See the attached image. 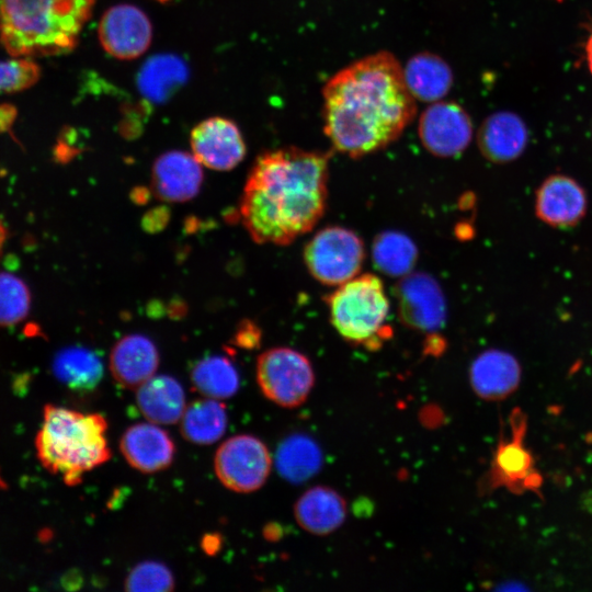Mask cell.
Instances as JSON below:
<instances>
[{"mask_svg": "<svg viewBox=\"0 0 592 592\" xmlns=\"http://www.w3.org/2000/svg\"><path fill=\"white\" fill-rule=\"evenodd\" d=\"M168 220V213H164L163 208L152 209L146 215L145 228L149 230H156L162 228V225Z\"/></svg>", "mask_w": 592, "mask_h": 592, "instance_id": "obj_33", "label": "cell"}, {"mask_svg": "<svg viewBox=\"0 0 592 592\" xmlns=\"http://www.w3.org/2000/svg\"><path fill=\"white\" fill-rule=\"evenodd\" d=\"M328 152L286 147L257 158L239 216L253 241L287 246L310 231L328 200Z\"/></svg>", "mask_w": 592, "mask_h": 592, "instance_id": "obj_2", "label": "cell"}, {"mask_svg": "<svg viewBox=\"0 0 592 592\" xmlns=\"http://www.w3.org/2000/svg\"><path fill=\"white\" fill-rule=\"evenodd\" d=\"M294 516L304 531L317 536L329 535L344 523L346 502L334 489L316 486L297 499Z\"/></svg>", "mask_w": 592, "mask_h": 592, "instance_id": "obj_20", "label": "cell"}, {"mask_svg": "<svg viewBox=\"0 0 592 592\" xmlns=\"http://www.w3.org/2000/svg\"><path fill=\"white\" fill-rule=\"evenodd\" d=\"M272 467L265 444L253 435L226 440L216 451L214 469L219 481L236 492H252L266 481Z\"/></svg>", "mask_w": 592, "mask_h": 592, "instance_id": "obj_8", "label": "cell"}, {"mask_svg": "<svg viewBox=\"0 0 592 592\" xmlns=\"http://www.w3.org/2000/svg\"><path fill=\"white\" fill-rule=\"evenodd\" d=\"M129 592H166L174 589L171 570L163 563L147 560L135 566L124 582Z\"/></svg>", "mask_w": 592, "mask_h": 592, "instance_id": "obj_30", "label": "cell"}, {"mask_svg": "<svg viewBox=\"0 0 592 592\" xmlns=\"http://www.w3.org/2000/svg\"><path fill=\"white\" fill-rule=\"evenodd\" d=\"M38 77L39 68L30 58L0 61V94L30 88Z\"/></svg>", "mask_w": 592, "mask_h": 592, "instance_id": "obj_31", "label": "cell"}, {"mask_svg": "<svg viewBox=\"0 0 592 592\" xmlns=\"http://www.w3.org/2000/svg\"><path fill=\"white\" fill-rule=\"evenodd\" d=\"M136 403L145 418L156 424L179 422L186 408L183 387L169 375H153L140 385Z\"/></svg>", "mask_w": 592, "mask_h": 592, "instance_id": "obj_21", "label": "cell"}, {"mask_svg": "<svg viewBox=\"0 0 592 592\" xmlns=\"http://www.w3.org/2000/svg\"><path fill=\"white\" fill-rule=\"evenodd\" d=\"M407 87L421 102L441 101L453 86V72L440 56L423 52L412 56L403 68Z\"/></svg>", "mask_w": 592, "mask_h": 592, "instance_id": "obj_22", "label": "cell"}, {"mask_svg": "<svg viewBox=\"0 0 592 592\" xmlns=\"http://www.w3.org/2000/svg\"><path fill=\"white\" fill-rule=\"evenodd\" d=\"M477 141L487 160L505 163L515 160L524 151L528 143V129L517 114L499 111L482 122Z\"/></svg>", "mask_w": 592, "mask_h": 592, "instance_id": "obj_19", "label": "cell"}, {"mask_svg": "<svg viewBox=\"0 0 592 592\" xmlns=\"http://www.w3.org/2000/svg\"><path fill=\"white\" fill-rule=\"evenodd\" d=\"M31 297L25 283L19 277L0 273V326L21 321L30 310Z\"/></svg>", "mask_w": 592, "mask_h": 592, "instance_id": "obj_29", "label": "cell"}, {"mask_svg": "<svg viewBox=\"0 0 592 592\" xmlns=\"http://www.w3.org/2000/svg\"><path fill=\"white\" fill-rule=\"evenodd\" d=\"M372 257L375 266L382 273L402 277L412 272L418 260V249L407 235L399 231H384L373 241Z\"/></svg>", "mask_w": 592, "mask_h": 592, "instance_id": "obj_27", "label": "cell"}, {"mask_svg": "<svg viewBox=\"0 0 592 592\" xmlns=\"http://www.w3.org/2000/svg\"><path fill=\"white\" fill-rule=\"evenodd\" d=\"M203 182V170L193 153L169 151L159 156L151 171V191L166 202L195 197Z\"/></svg>", "mask_w": 592, "mask_h": 592, "instance_id": "obj_15", "label": "cell"}, {"mask_svg": "<svg viewBox=\"0 0 592 592\" xmlns=\"http://www.w3.org/2000/svg\"><path fill=\"white\" fill-rule=\"evenodd\" d=\"M260 340L261 332L254 322L250 320L240 322L234 338V342L238 346L243 349H254L260 344Z\"/></svg>", "mask_w": 592, "mask_h": 592, "instance_id": "obj_32", "label": "cell"}, {"mask_svg": "<svg viewBox=\"0 0 592 592\" xmlns=\"http://www.w3.org/2000/svg\"><path fill=\"white\" fill-rule=\"evenodd\" d=\"M469 380L479 398L488 401L503 400L517 389L521 366L512 354L490 349L473 361Z\"/></svg>", "mask_w": 592, "mask_h": 592, "instance_id": "obj_17", "label": "cell"}, {"mask_svg": "<svg viewBox=\"0 0 592 592\" xmlns=\"http://www.w3.org/2000/svg\"><path fill=\"white\" fill-rule=\"evenodd\" d=\"M510 421L511 439L499 444L488 474L487 487L503 486L515 493L536 491L540 487L542 478L534 468L531 453L523 444L526 417L516 409Z\"/></svg>", "mask_w": 592, "mask_h": 592, "instance_id": "obj_11", "label": "cell"}, {"mask_svg": "<svg viewBox=\"0 0 592 592\" xmlns=\"http://www.w3.org/2000/svg\"><path fill=\"white\" fill-rule=\"evenodd\" d=\"M319 446L308 436L294 434L278 446L276 467L280 475L295 483L306 481L321 467Z\"/></svg>", "mask_w": 592, "mask_h": 592, "instance_id": "obj_26", "label": "cell"}, {"mask_svg": "<svg viewBox=\"0 0 592 592\" xmlns=\"http://www.w3.org/2000/svg\"><path fill=\"white\" fill-rule=\"evenodd\" d=\"M194 388L204 397L227 399L239 388V375L225 356L212 355L198 361L191 372Z\"/></svg>", "mask_w": 592, "mask_h": 592, "instance_id": "obj_28", "label": "cell"}, {"mask_svg": "<svg viewBox=\"0 0 592 592\" xmlns=\"http://www.w3.org/2000/svg\"><path fill=\"white\" fill-rule=\"evenodd\" d=\"M257 382L269 400L280 407L295 408L308 398L315 373L303 353L286 346L272 348L258 357Z\"/></svg>", "mask_w": 592, "mask_h": 592, "instance_id": "obj_7", "label": "cell"}, {"mask_svg": "<svg viewBox=\"0 0 592 592\" xmlns=\"http://www.w3.org/2000/svg\"><path fill=\"white\" fill-rule=\"evenodd\" d=\"M158 366V349L146 335H125L111 350L110 371L124 388L137 389L155 375Z\"/></svg>", "mask_w": 592, "mask_h": 592, "instance_id": "obj_18", "label": "cell"}, {"mask_svg": "<svg viewBox=\"0 0 592 592\" xmlns=\"http://www.w3.org/2000/svg\"><path fill=\"white\" fill-rule=\"evenodd\" d=\"M95 0H0V41L20 58L72 49Z\"/></svg>", "mask_w": 592, "mask_h": 592, "instance_id": "obj_3", "label": "cell"}, {"mask_svg": "<svg viewBox=\"0 0 592 592\" xmlns=\"http://www.w3.org/2000/svg\"><path fill=\"white\" fill-rule=\"evenodd\" d=\"M187 78L185 62L173 55H159L148 59L137 78L139 91L151 103L166 101Z\"/></svg>", "mask_w": 592, "mask_h": 592, "instance_id": "obj_23", "label": "cell"}, {"mask_svg": "<svg viewBox=\"0 0 592 592\" xmlns=\"http://www.w3.org/2000/svg\"><path fill=\"white\" fill-rule=\"evenodd\" d=\"M556 1H559V2H560V1H562V0H556Z\"/></svg>", "mask_w": 592, "mask_h": 592, "instance_id": "obj_36", "label": "cell"}, {"mask_svg": "<svg viewBox=\"0 0 592 592\" xmlns=\"http://www.w3.org/2000/svg\"><path fill=\"white\" fill-rule=\"evenodd\" d=\"M323 132L351 158L396 141L417 113L403 67L387 50L363 57L333 75L322 89Z\"/></svg>", "mask_w": 592, "mask_h": 592, "instance_id": "obj_1", "label": "cell"}, {"mask_svg": "<svg viewBox=\"0 0 592 592\" xmlns=\"http://www.w3.org/2000/svg\"><path fill=\"white\" fill-rule=\"evenodd\" d=\"M394 293L403 325L423 333H433L443 327L446 303L434 277L426 273L411 272L400 277Z\"/></svg>", "mask_w": 592, "mask_h": 592, "instance_id": "obj_10", "label": "cell"}, {"mask_svg": "<svg viewBox=\"0 0 592 592\" xmlns=\"http://www.w3.org/2000/svg\"><path fill=\"white\" fill-rule=\"evenodd\" d=\"M585 55H587L588 68L592 75V33L589 36L585 44Z\"/></svg>", "mask_w": 592, "mask_h": 592, "instance_id": "obj_35", "label": "cell"}, {"mask_svg": "<svg viewBox=\"0 0 592 592\" xmlns=\"http://www.w3.org/2000/svg\"><path fill=\"white\" fill-rule=\"evenodd\" d=\"M119 449L133 468L146 474L168 468L175 453L172 439L152 422L129 426L121 437Z\"/></svg>", "mask_w": 592, "mask_h": 592, "instance_id": "obj_16", "label": "cell"}, {"mask_svg": "<svg viewBox=\"0 0 592 592\" xmlns=\"http://www.w3.org/2000/svg\"><path fill=\"white\" fill-rule=\"evenodd\" d=\"M587 210V195L582 186L563 174L548 177L535 195V213L545 224L567 228L578 224Z\"/></svg>", "mask_w": 592, "mask_h": 592, "instance_id": "obj_14", "label": "cell"}, {"mask_svg": "<svg viewBox=\"0 0 592 592\" xmlns=\"http://www.w3.org/2000/svg\"><path fill=\"white\" fill-rule=\"evenodd\" d=\"M202 546L207 554H214L220 546V538L217 535H206L203 539Z\"/></svg>", "mask_w": 592, "mask_h": 592, "instance_id": "obj_34", "label": "cell"}, {"mask_svg": "<svg viewBox=\"0 0 592 592\" xmlns=\"http://www.w3.org/2000/svg\"><path fill=\"white\" fill-rule=\"evenodd\" d=\"M56 377L72 390L94 389L103 376L100 356L84 346H70L59 351L53 362Z\"/></svg>", "mask_w": 592, "mask_h": 592, "instance_id": "obj_24", "label": "cell"}, {"mask_svg": "<svg viewBox=\"0 0 592 592\" xmlns=\"http://www.w3.org/2000/svg\"><path fill=\"white\" fill-rule=\"evenodd\" d=\"M106 429L107 422L100 413L47 405L35 439L37 457L67 486H76L86 473L111 458Z\"/></svg>", "mask_w": 592, "mask_h": 592, "instance_id": "obj_4", "label": "cell"}, {"mask_svg": "<svg viewBox=\"0 0 592 592\" xmlns=\"http://www.w3.org/2000/svg\"><path fill=\"white\" fill-rule=\"evenodd\" d=\"M469 114L456 102L436 101L420 115L418 134L423 147L441 158L459 156L473 138Z\"/></svg>", "mask_w": 592, "mask_h": 592, "instance_id": "obj_9", "label": "cell"}, {"mask_svg": "<svg viewBox=\"0 0 592 592\" xmlns=\"http://www.w3.org/2000/svg\"><path fill=\"white\" fill-rule=\"evenodd\" d=\"M330 322L346 341L377 346L390 334L389 299L383 281L371 273L337 286L326 299Z\"/></svg>", "mask_w": 592, "mask_h": 592, "instance_id": "obj_5", "label": "cell"}, {"mask_svg": "<svg viewBox=\"0 0 592 592\" xmlns=\"http://www.w3.org/2000/svg\"><path fill=\"white\" fill-rule=\"evenodd\" d=\"M193 156L209 169L228 171L246 156V145L237 125L223 117L201 122L190 137Z\"/></svg>", "mask_w": 592, "mask_h": 592, "instance_id": "obj_13", "label": "cell"}, {"mask_svg": "<svg viewBox=\"0 0 592 592\" xmlns=\"http://www.w3.org/2000/svg\"><path fill=\"white\" fill-rule=\"evenodd\" d=\"M99 36L103 48L113 57L133 59L148 48L152 29L147 15L130 4L109 9L101 19Z\"/></svg>", "mask_w": 592, "mask_h": 592, "instance_id": "obj_12", "label": "cell"}, {"mask_svg": "<svg viewBox=\"0 0 592 592\" xmlns=\"http://www.w3.org/2000/svg\"><path fill=\"white\" fill-rule=\"evenodd\" d=\"M227 428V411L217 399L205 398L185 408L180 420L183 437L194 444L208 445L218 441Z\"/></svg>", "mask_w": 592, "mask_h": 592, "instance_id": "obj_25", "label": "cell"}, {"mask_svg": "<svg viewBox=\"0 0 592 592\" xmlns=\"http://www.w3.org/2000/svg\"><path fill=\"white\" fill-rule=\"evenodd\" d=\"M361 237L342 226L317 231L304 249V262L310 275L327 286H339L358 275L365 260Z\"/></svg>", "mask_w": 592, "mask_h": 592, "instance_id": "obj_6", "label": "cell"}]
</instances>
